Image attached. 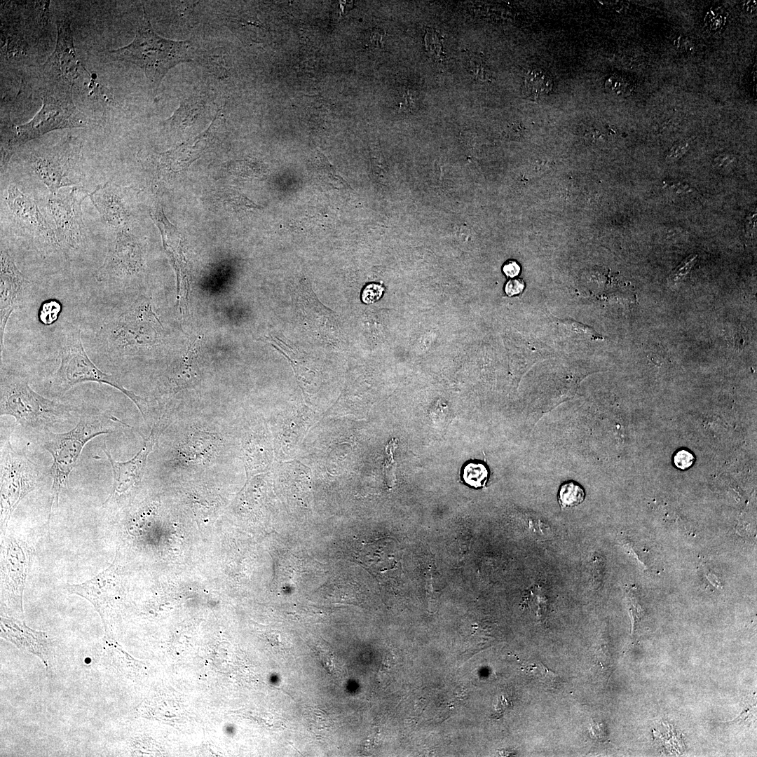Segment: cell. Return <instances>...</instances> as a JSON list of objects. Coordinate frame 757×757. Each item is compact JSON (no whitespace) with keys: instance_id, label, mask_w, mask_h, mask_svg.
<instances>
[{"instance_id":"cell-1","label":"cell","mask_w":757,"mask_h":757,"mask_svg":"<svg viewBox=\"0 0 757 757\" xmlns=\"http://www.w3.org/2000/svg\"><path fill=\"white\" fill-rule=\"evenodd\" d=\"M121 427L131 428L114 415L91 411L81 414L76 426L69 432L55 433L48 430L41 433V446L53 458L49 518L54 503L58 504L60 493L67 489L69 475L86 444L99 435L115 432Z\"/></svg>"},{"instance_id":"cell-2","label":"cell","mask_w":757,"mask_h":757,"mask_svg":"<svg viewBox=\"0 0 757 757\" xmlns=\"http://www.w3.org/2000/svg\"><path fill=\"white\" fill-rule=\"evenodd\" d=\"M61 330L60 364L48 382L51 393L62 395L74 386L86 382L107 384L127 396L148 423L151 417L148 400L125 388L114 375L102 371L93 362L85 350L81 331L77 326L66 322Z\"/></svg>"},{"instance_id":"cell-3","label":"cell","mask_w":757,"mask_h":757,"mask_svg":"<svg viewBox=\"0 0 757 757\" xmlns=\"http://www.w3.org/2000/svg\"><path fill=\"white\" fill-rule=\"evenodd\" d=\"M77 408L34 391L18 374L1 372L0 414L13 417L23 428L44 432L72 418Z\"/></svg>"},{"instance_id":"cell-4","label":"cell","mask_w":757,"mask_h":757,"mask_svg":"<svg viewBox=\"0 0 757 757\" xmlns=\"http://www.w3.org/2000/svg\"><path fill=\"white\" fill-rule=\"evenodd\" d=\"M116 60L132 62L143 69L147 80L158 86L168 73L176 64L191 61L193 50L189 41H176L164 39L151 27L146 11L129 45L109 51Z\"/></svg>"},{"instance_id":"cell-5","label":"cell","mask_w":757,"mask_h":757,"mask_svg":"<svg viewBox=\"0 0 757 757\" xmlns=\"http://www.w3.org/2000/svg\"><path fill=\"white\" fill-rule=\"evenodd\" d=\"M71 86L69 83L53 82L45 90L41 110L28 123L13 127L8 141L7 154L48 132L86 125L85 118L72 102Z\"/></svg>"},{"instance_id":"cell-6","label":"cell","mask_w":757,"mask_h":757,"mask_svg":"<svg viewBox=\"0 0 757 757\" xmlns=\"http://www.w3.org/2000/svg\"><path fill=\"white\" fill-rule=\"evenodd\" d=\"M0 465L1 516L4 526L20 502L40 485L43 471L26 453L13 449L9 436L1 442Z\"/></svg>"},{"instance_id":"cell-7","label":"cell","mask_w":757,"mask_h":757,"mask_svg":"<svg viewBox=\"0 0 757 757\" xmlns=\"http://www.w3.org/2000/svg\"><path fill=\"white\" fill-rule=\"evenodd\" d=\"M80 159V144L69 139L34 155L32 167L35 175L53 194L66 186H80L82 178Z\"/></svg>"},{"instance_id":"cell-8","label":"cell","mask_w":757,"mask_h":757,"mask_svg":"<svg viewBox=\"0 0 757 757\" xmlns=\"http://www.w3.org/2000/svg\"><path fill=\"white\" fill-rule=\"evenodd\" d=\"M89 194L81 186H76L67 191H58L48 198L47 207L55 221V233L63 254L76 251L84 245L86 233L81 206Z\"/></svg>"},{"instance_id":"cell-9","label":"cell","mask_w":757,"mask_h":757,"mask_svg":"<svg viewBox=\"0 0 757 757\" xmlns=\"http://www.w3.org/2000/svg\"><path fill=\"white\" fill-rule=\"evenodd\" d=\"M7 204L30 238L32 246L42 258L63 253L55 231L48 224L37 205L15 185L8 188Z\"/></svg>"},{"instance_id":"cell-10","label":"cell","mask_w":757,"mask_h":757,"mask_svg":"<svg viewBox=\"0 0 757 757\" xmlns=\"http://www.w3.org/2000/svg\"><path fill=\"white\" fill-rule=\"evenodd\" d=\"M142 266V251L137 239L126 228L118 229L95 278L110 290L138 275Z\"/></svg>"},{"instance_id":"cell-11","label":"cell","mask_w":757,"mask_h":757,"mask_svg":"<svg viewBox=\"0 0 757 757\" xmlns=\"http://www.w3.org/2000/svg\"><path fill=\"white\" fill-rule=\"evenodd\" d=\"M0 266V344L2 352L7 322L13 312L25 306L32 299L33 287L2 246Z\"/></svg>"},{"instance_id":"cell-12","label":"cell","mask_w":757,"mask_h":757,"mask_svg":"<svg viewBox=\"0 0 757 757\" xmlns=\"http://www.w3.org/2000/svg\"><path fill=\"white\" fill-rule=\"evenodd\" d=\"M31 554L29 550L13 538L7 540L4 577L8 609L23 620L22 595Z\"/></svg>"},{"instance_id":"cell-13","label":"cell","mask_w":757,"mask_h":757,"mask_svg":"<svg viewBox=\"0 0 757 757\" xmlns=\"http://www.w3.org/2000/svg\"><path fill=\"white\" fill-rule=\"evenodd\" d=\"M114 562L93 578L83 583L65 587L69 594L89 601L100 614L106 632L110 630V617L117 599L118 574Z\"/></svg>"},{"instance_id":"cell-14","label":"cell","mask_w":757,"mask_h":757,"mask_svg":"<svg viewBox=\"0 0 757 757\" xmlns=\"http://www.w3.org/2000/svg\"><path fill=\"white\" fill-rule=\"evenodd\" d=\"M164 428L163 422L154 424L150 435L144 439L141 449L131 459L124 462L115 461L106 444H103L102 449L111 465L113 473L112 491L108 499L125 493L138 484L143 476L148 456Z\"/></svg>"},{"instance_id":"cell-15","label":"cell","mask_w":757,"mask_h":757,"mask_svg":"<svg viewBox=\"0 0 757 757\" xmlns=\"http://www.w3.org/2000/svg\"><path fill=\"white\" fill-rule=\"evenodd\" d=\"M58 37L55 50L47 62L46 74L53 82L73 84L79 62L73 46L69 20L57 22Z\"/></svg>"},{"instance_id":"cell-16","label":"cell","mask_w":757,"mask_h":757,"mask_svg":"<svg viewBox=\"0 0 757 757\" xmlns=\"http://www.w3.org/2000/svg\"><path fill=\"white\" fill-rule=\"evenodd\" d=\"M89 197L107 224L117 229L126 228L130 211L125 190L108 181L98 185Z\"/></svg>"},{"instance_id":"cell-17","label":"cell","mask_w":757,"mask_h":757,"mask_svg":"<svg viewBox=\"0 0 757 757\" xmlns=\"http://www.w3.org/2000/svg\"><path fill=\"white\" fill-rule=\"evenodd\" d=\"M1 636L22 651L38 656L48 666L50 642L48 634L28 627L20 619L1 618Z\"/></svg>"},{"instance_id":"cell-18","label":"cell","mask_w":757,"mask_h":757,"mask_svg":"<svg viewBox=\"0 0 757 757\" xmlns=\"http://www.w3.org/2000/svg\"><path fill=\"white\" fill-rule=\"evenodd\" d=\"M553 80L546 71L535 68L525 74L522 83V92L533 100H540L547 97L553 89Z\"/></svg>"},{"instance_id":"cell-19","label":"cell","mask_w":757,"mask_h":757,"mask_svg":"<svg viewBox=\"0 0 757 757\" xmlns=\"http://www.w3.org/2000/svg\"><path fill=\"white\" fill-rule=\"evenodd\" d=\"M268 450L255 438H251L243 447V459L247 474L252 475L268 463Z\"/></svg>"},{"instance_id":"cell-20","label":"cell","mask_w":757,"mask_h":757,"mask_svg":"<svg viewBox=\"0 0 757 757\" xmlns=\"http://www.w3.org/2000/svg\"><path fill=\"white\" fill-rule=\"evenodd\" d=\"M585 491L575 482L562 484L558 492V502L562 509L573 507L581 504L585 499Z\"/></svg>"},{"instance_id":"cell-21","label":"cell","mask_w":757,"mask_h":757,"mask_svg":"<svg viewBox=\"0 0 757 757\" xmlns=\"http://www.w3.org/2000/svg\"><path fill=\"white\" fill-rule=\"evenodd\" d=\"M489 476L486 467L481 463H469L463 468V477L470 486L479 488L485 486Z\"/></svg>"},{"instance_id":"cell-22","label":"cell","mask_w":757,"mask_h":757,"mask_svg":"<svg viewBox=\"0 0 757 757\" xmlns=\"http://www.w3.org/2000/svg\"><path fill=\"white\" fill-rule=\"evenodd\" d=\"M608 92L619 96H627L632 92L634 87L631 81L625 76L613 75L605 83Z\"/></svg>"},{"instance_id":"cell-23","label":"cell","mask_w":757,"mask_h":757,"mask_svg":"<svg viewBox=\"0 0 757 757\" xmlns=\"http://www.w3.org/2000/svg\"><path fill=\"white\" fill-rule=\"evenodd\" d=\"M561 323L571 332L584 339L590 340L603 339L600 334L588 325L572 320H564Z\"/></svg>"},{"instance_id":"cell-24","label":"cell","mask_w":757,"mask_h":757,"mask_svg":"<svg viewBox=\"0 0 757 757\" xmlns=\"http://www.w3.org/2000/svg\"><path fill=\"white\" fill-rule=\"evenodd\" d=\"M425 46L428 54L434 60H439L442 55V40L434 29H430L425 34Z\"/></svg>"},{"instance_id":"cell-25","label":"cell","mask_w":757,"mask_h":757,"mask_svg":"<svg viewBox=\"0 0 757 757\" xmlns=\"http://www.w3.org/2000/svg\"><path fill=\"white\" fill-rule=\"evenodd\" d=\"M41 308L40 319L43 324L51 325L57 319L60 311V306L57 302L45 303Z\"/></svg>"},{"instance_id":"cell-26","label":"cell","mask_w":757,"mask_h":757,"mask_svg":"<svg viewBox=\"0 0 757 757\" xmlns=\"http://www.w3.org/2000/svg\"><path fill=\"white\" fill-rule=\"evenodd\" d=\"M383 287L378 283L367 285L362 294V299L365 304H372L378 301L383 293Z\"/></svg>"},{"instance_id":"cell-27","label":"cell","mask_w":757,"mask_h":757,"mask_svg":"<svg viewBox=\"0 0 757 757\" xmlns=\"http://www.w3.org/2000/svg\"><path fill=\"white\" fill-rule=\"evenodd\" d=\"M395 447L396 446L395 443L394 442V439H392L388 443L386 449V455L385 463L383 464L384 472L386 477L388 479L390 480H392V479L394 478L395 476L394 472L396 464L393 458V451Z\"/></svg>"},{"instance_id":"cell-28","label":"cell","mask_w":757,"mask_h":757,"mask_svg":"<svg viewBox=\"0 0 757 757\" xmlns=\"http://www.w3.org/2000/svg\"><path fill=\"white\" fill-rule=\"evenodd\" d=\"M696 255H690L686 258L671 274L669 279L674 282L682 280L689 273Z\"/></svg>"},{"instance_id":"cell-29","label":"cell","mask_w":757,"mask_h":757,"mask_svg":"<svg viewBox=\"0 0 757 757\" xmlns=\"http://www.w3.org/2000/svg\"><path fill=\"white\" fill-rule=\"evenodd\" d=\"M527 668L536 671L535 675L538 676L542 681L551 684L556 681L557 675L550 669H547L543 664H535L534 665H530Z\"/></svg>"},{"instance_id":"cell-30","label":"cell","mask_w":757,"mask_h":757,"mask_svg":"<svg viewBox=\"0 0 757 757\" xmlns=\"http://www.w3.org/2000/svg\"><path fill=\"white\" fill-rule=\"evenodd\" d=\"M384 32L379 29H372L366 34L365 43L370 48H381Z\"/></svg>"},{"instance_id":"cell-31","label":"cell","mask_w":757,"mask_h":757,"mask_svg":"<svg viewBox=\"0 0 757 757\" xmlns=\"http://www.w3.org/2000/svg\"><path fill=\"white\" fill-rule=\"evenodd\" d=\"M693 456L686 450H681L674 456V463L677 468L681 469L689 468L693 464Z\"/></svg>"},{"instance_id":"cell-32","label":"cell","mask_w":757,"mask_h":757,"mask_svg":"<svg viewBox=\"0 0 757 757\" xmlns=\"http://www.w3.org/2000/svg\"><path fill=\"white\" fill-rule=\"evenodd\" d=\"M524 288V282L522 280L512 279L506 283L505 291L507 295L512 296L521 292Z\"/></svg>"},{"instance_id":"cell-33","label":"cell","mask_w":757,"mask_h":757,"mask_svg":"<svg viewBox=\"0 0 757 757\" xmlns=\"http://www.w3.org/2000/svg\"><path fill=\"white\" fill-rule=\"evenodd\" d=\"M722 14V10L721 11L719 15H716V11H714V13L710 11L707 13V15H706L705 21L709 25V27L711 29H716L719 28L722 25H723L725 16Z\"/></svg>"},{"instance_id":"cell-34","label":"cell","mask_w":757,"mask_h":757,"mask_svg":"<svg viewBox=\"0 0 757 757\" xmlns=\"http://www.w3.org/2000/svg\"><path fill=\"white\" fill-rule=\"evenodd\" d=\"M689 147V143L687 140L680 142L676 144L670 150L667 158L674 159L681 156L686 152Z\"/></svg>"},{"instance_id":"cell-35","label":"cell","mask_w":757,"mask_h":757,"mask_svg":"<svg viewBox=\"0 0 757 757\" xmlns=\"http://www.w3.org/2000/svg\"><path fill=\"white\" fill-rule=\"evenodd\" d=\"M521 268L519 264L514 260H509L503 266V271L506 276L514 278L520 272Z\"/></svg>"},{"instance_id":"cell-36","label":"cell","mask_w":757,"mask_h":757,"mask_svg":"<svg viewBox=\"0 0 757 757\" xmlns=\"http://www.w3.org/2000/svg\"><path fill=\"white\" fill-rule=\"evenodd\" d=\"M733 158L730 154H721L714 159V163L716 166L723 168L729 164Z\"/></svg>"},{"instance_id":"cell-37","label":"cell","mask_w":757,"mask_h":757,"mask_svg":"<svg viewBox=\"0 0 757 757\" xmlns=\"http://www.w3.org/2000/svg\"><path fill=\"white\" fill-rule=\"evenodd\" d=\"M339 5L341 9V13L343 14L345 11L348 12V10H350L353 8V1H339Z\"/></svg>"}]
</instances>
